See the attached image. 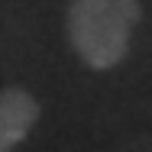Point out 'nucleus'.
I'll list each match as a JSON object with an SVG mask.
<instances>
[{
	"mask_svg": "<svg viewBox=\"0 0 152 152\" xmlns=\"http://www.w3.org/2000/svg\"><path fill=\"white\" fill-rule=\"evenodd\" d=\"M139 16V0H71L68 39L91 68L107 71L126 58Z\"/></svg>",
	"mask_w": 152,
	"mask_h": 152,
	"instance_id": "1",
	"label": "nucleus"
},
{
	"mask_svg": "<svg viewBox=\"0 0 152 152\" xmlns=\"http://www.w3.org/2000/svg\"><path fill=\"white\" fill-rule=\"evenodd\" d=\"M39 120V100L23 88H7L0 91V152H13L32 123Z\"/></svg>",
	"mask_w": 152,
	"mask_h": 152,
	"instance_id": "2",
	"label": "nucleus"
}]
</instances>
